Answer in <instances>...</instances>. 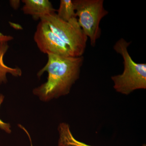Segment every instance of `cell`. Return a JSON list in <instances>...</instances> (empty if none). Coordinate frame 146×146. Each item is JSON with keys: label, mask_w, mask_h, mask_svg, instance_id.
Returning a JSON list of instances; mask_svg holds the SVG:
<instances>
[{"label": "cell", "mask_w": 146, "mask_h": 146, "mask_svg": "<svg viewBox=\"0 0 146 146\" xmlns=\"http://www.w3.org/2000/svg\"><path fill=\"white\" fill-rule=\"evenodd\" d=\"M48 56L46 64L37 74L40 77L45 72H47V81L33 90V94L44 101L69 94L73 84L79 78L84 61L83 56Z\"/></svg>", "instance_id": "1"}, {"label": "cell", "mask_w": 146, "mask_h": 146, "mask_svg": "<svg viewBox=\"0 0 146 146\" xmlns=\"http://www.w3.org/2000/svg\"><path fill=\"white\" fill-rule=\"evenodd\" d=\"M130 44L121 38L113 47L115 51L122 56L124 71L122 74L113 76L111 79L115 90L127 95L137 89L146 88V64L133 61L127 50Z\"/></svg>", "instance_id": "2"}, {"label": "cell", "mask_w": 146, "mask_h": 146, "mask_svg": "<svg viewBox=\"0 0 146 146\" xmlns=\"http://www.w3.org/2000/svg\"><path fill=\"white\" fill-rule=\"evenodd\" d=\"M53 32L70 49L75 57L83 56L88 37L79 25L78 19L69 22L62 21L56 13L42 16Z\"/></svg>", "instance_id": "3"}, {"label": "cell", "mask_w": 146, "mask_h": 146, "mask_svg": "<svg viewBox=\"0 0 146 146\" xmlns=\"http://www.w3.org/2000/svg\"><path fill=\"white\" fill-rule=\"evenodd\" d=\"M76 16L79 25L92 46L100 37V27L102 19L108 13L104 7L103 0H74Z\"/></svg>", "instance_id": "4"}, {"label": "cell", "mask_w": 146, "mask_h": 146, "mask_svg": "<svg viewBox=\"0 0 146 146\" xmlns=\"http://www.w3.org/2000/svg\"><path fill=\"white\" fill-rule=\"evenodd\" d=\"M33 38L39 50L44 53L75 57L70 48L53 32L45 21L40 20Z\"/></svg>", "instance_id": "5"}, {"label": "cell", "mask_w": 146, "mask_h": 146, "mask_svg": "<svg viewBox=\"0 0 146 146\" xmlns=\"http://www.w3.org/2000/svg\"><path fill=\"white\" fill-rule=\"evenodd\" d=\"M22 2L24 3L22 8L24 13L31 15L35 20L56 11L48 0H23Z\"/></svg>", "instance_id": "6"}, {"label": "cell", "mask_w": 146, "mask_h": 146, "mask_svg": "<svg viewBox=\"0 0 146 146\" xmlns=\"http://www.w3.org/2000/svg\"><path fill=\"white\" fill-rule=\"evenodd\" d=\"M59 139L58 146H94L78 141L71 133L70 126L66 123H61L58 127Z\"/></svg>", "instance_id": "7"}, {"label": "cell", "mask_w": 146, "mask_h": 146, "mask_svg": "<svg viewBox=\"0 0 146 146\" xmlns=\"http://www.w3.org/2000/svg\"><path fill=\"white\" fill-rule=\"evenodd\" d=\"M9 46L8 44H5L0 47V84L7 82V74H11L14 77L21 76L22 70L19 68H12L8 67L5 64L3 58L8 50Z\"/></svg>", "instance_id": "8"}, {"label": "cell", "mask_w": 146, "mask_h": 146, "mask_svg": "<svg viewBox=\"0 0 146 146\" xmlns=\"http://www.w3.org/2000/svg\"><path fill=\"white\" fill-rule=\"evenodd\" d=\"M56 11L58 17L65 22L77 19L74 1L72 0H60L59 8Z\"/></svg>", "instance_id": "9"}, {"label": "cell", "mask_w": 146, "mask_h": 146, "mask_svg": "<svg viewBox=\"0 0 146 146\" xmlns=\"http://www.w3.org/2000/svg\"><path fill=\"white\" fill-rule=\"evenodd\" d=\"M4 99V96L2 94H0V106L2 104ZM0 129L5 131L6 133H10L11 131L10 125L9 123L4 122L1 119H0Z\"/></svg>", "instance_id": "10"}, {"label": "cell", "mask_w": 146, "mask_h": 146, "mask_svg": "<svg viewBox=\"0 0 146 146\" xmlns=\"http://www.w3.org/2000/svg\"><path fill=\"white\" fill-rule=\"evenodd\" d=\"M13 37L10 35H5L0 32V47L13 40Z\"/></svg>", "instance_id": "11"}, {"label": "cell", "mask_w": 146, "mask_h": 146, "mask_svg": "<svg viewBox=\"0 0 146 146\" xmlns=\"http://www.w3.org/2000/svg\"><path fill=\"white\" fill-rule=\"evenodd\" d=\"M10 5L13 9H18L20 5V1H10Z\"/></svg>", "instance_id": "12"}]
</instances>
